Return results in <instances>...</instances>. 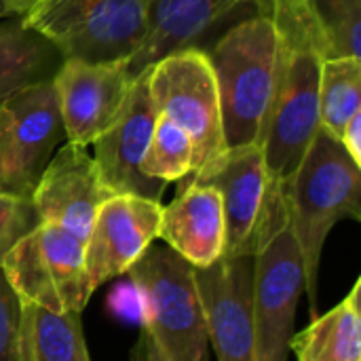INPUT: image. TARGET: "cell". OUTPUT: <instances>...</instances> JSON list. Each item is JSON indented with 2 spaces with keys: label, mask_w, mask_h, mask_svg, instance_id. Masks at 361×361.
<instances>
[{
  "label": "cell",
  "mask_w": 361,
  "mask_h": 361,
  "mask_svg": "<svg viewBox=\"0 0 361 361\" xmlns=\"http://www.w3.org/2000/svg\"><path fill=\"white\" fill-rule=\"evenodd\" d=\"M279 42V76L267 123L260 133L267 171L273 184H288L319 129V76L326 40L311 0H271Z\"/></svg>",
  "instance_id": "1"
},
{
  "label": "cell",
  "mask_w": 361,
  "mask_h": 361,
  "mask_svg": "<svg viewBox=\"0 0 361 361\" xmlns=\"http://www.w3.org/2000/svg\"><path fill=\"white\" fill-rule=\"evenodd\" d=\"M292 233L305 267V292L317 317L319 262L330 231L341 220H361V165L319 127L288 184H283Z\"/></svg>",
  "instance_id": "2"
},
{
  "label": "cell",
  "mask_w": 361,
  "mask_h": 361,
  "mask_svg": "<svg viewBox=\"0 0 361 361\" xmlns=\"http://www.w3.org/2000/svg\"><path fill=\"white\" fill-rule=\"evenodd\" d=\"M218 85L226 146L260 140L277 89L281 42L269 15L235 23L207 53Z\"/></svg>",
  "instance_id": "3"
},
{
  "label": "cell",
  "mask_w": 361,
  "mask_h": 361,
  "mask_svg": "<svg viewBox=\"0 0 361 361\" xmlns=\"http://www.w3.org/2000/svg\"><path fill=\"white\" fill-rule=\"evenodd\" d=\"M252 258L256 361H288L296 309L305 292V267L292 233L283 184L271 182V195Z\"/></svg>",
  "instance_id": "4"
},
{
  "label": "cell",
  "mask_w": 361,
  "mask_h": 361,
  "mask_svg": "<svg viewBox=\"0 0 361 361\" xmlns=\"http://www.w3.org/2000/svg\"><path fill=\"white\" fill-rule=\"evenodd\" d=\"M127 273L144 328L167 361H207L209 336L192 267L165 243H152Z\"/></svg>",
  "instance_id": "5"
},
{
  "label": "cell",
  "mask_w": 361,
  "mask_h": 361,
  "mask_svg": "<svg viewBox=\"0 0 361 361\" xmlns=\"http://www.w3.org/2000/svg\"><path fill=\"white\" fill-rule=\"evenodd\" d=\"M148 13L150 0H47L23 21L63 59L121 61L140 49Z\"/></svg>",
  "instance_id": "6"
},
{
  "label": "cell",
  "mask_w": 361,
  "mask_h": 361,
  "mask_svg": "<svg viewBox=\"0 0 361 361\" xmlns=\"http://www.w3.org/2000/svg\"><path fill=\"white\" fill-rule=\"evenodd\" d=\"M150 95L157 114L167 116L195 144V171L226 152L222 108L214 70L205 51L190 47L148 66ZM190 173V176H192Z\"/></svg>",
  "instance_id": "7"
},
{
  "label": "cell",
  "mask_w": 361,
  "mask_h": 361,
  "mask_svg": "<svg viewBox=\"0 0 361 361\" xmlns=\"http://www.w3.org/2000/svg\"><path fill=\"white\" fill-rule=\"evenodd\" d=\"M0 269L17 298L53 313H82L93 294L85 269V243L49 222L32 228L6 254Z\"/></svg>",
  "instance_id": "8"
},
{
  "label": "cell",
  "mask_w": 361,
  "mask_h": 361,
  "mask_svg": "<svg viewBox=\"0 0 361 361\" xmlns=\"http://www.w3.org/2000/svg\"><path fill=\"white\" fill-rule=\"evenodd\" d=\"M63 135L53 80L0 102V192L30 199Z\"/></svg>",
  "instance_id": "9"
},
{
  "label": "cell",
  "mask_w": 361,
  "mask_h": 361,
  "mask_svg": "<svg viewBox=\"0 0 361 361\" xmlns=\"http://www.w3.org/2000/svg\"><path fill=\"white\" fill-rule=\"evenodd\" d=\"M184 182H199L218 190L226 222L224 256H254L271 195V178L260 142L226 148L222 157Z\"/></svg>",
  "instance_id": "10"
},
{
  "label": "cell",
  "mask_w": 361,
  "mask_h": 361,
  "mask_svg": "<svg viewBox=\"0 0 361 361\" xmlns=\"http://www.w3.org/2000/svg\"><path fill=\"white\" fill-rule=\"evenodd\" d=\"M131 82L127 59H63L53 76V87L68 142L89 146L106 133L123 114Z\"/></svg>",
  "instance_id": "11"
},
{
  "label": "cell",
  "mask_w": 361,
  "mask_h": 361,
  "mask_svg": "<svg viewBox=\"0 0 361 361\" xmlns=\"http://www.w3.org/2000/svg\"><path fill=\"white\" fill-rule=\"evenodd\" d=\"M192 275L205 311L207 336L218 361H256L252 313L254 258L222 256Z\"/></svg>",
  "instance_id": "12"
},
{
  "label": "cell",
  "mask_w": 361,
  "mask_h": 361,
  "mask_svg": "<svg viewBox=\"0 0 361 361\" xmlns=\"http://www.w3.org/2000/svg\"><path fill=\"white\" fill-rule=\"evenodd\" d=\"M148 74L150 70L146 68L133 78L123 114L93 142V161L112 195H135L161 201L167 184L142 173V159L157 123Z\"/></svg>",
  "instance_id": "13"
},
{
  "label": "cell",
  "mask_w": 361,
  "mask_h": 361,
  "mask_svg": "<svg viewBox=\"0 0 361 361\" xmlns=\"http://www.w3.org/2000/svg\"><path fill=\"white\" fill-rule=\"evenodd\" d=\"M161 212V201L135 195H114L99 207L85 241V269L91 292L125 275L154 243Z\"/></svg>",
  "instance_id": "14"
},
{
  "label": "cell",
  "mask_w": 361,
  "mask_h": 361,
  "mask_svg": "<svg viewBox=\"0 0 361 361\" xmlns=\"http://www.w3.org/2000/svg\"><path fill=\"white\" fill-rule=\"evenodd\" d=\"M114 197L85 146L63 144L47 163L32 192V205L40 222L55 224L82 243L87 241L99 207Z\"/></svg>",
  "instance_id": "15"
},
{
  "label": "cell",
  "mask_w": 361,
  "mask_h": 361,
  "mask_svg": "<svg viewBox=\"0 0 361 361\" xmlns=\"http://www.w3.org/2000/svg\"><path fill=\"white\" fill-rule=\"evenodd\" d=\"M195 269L224 256L226 222L222 199L214 186L184 182L180 195L161 212L159 237Z\"/></svg>",
  "instance_id": "16"
},
{
  "label": "cell",
  "mask_w": 361,
  "mask_h": 361,
  "mask_svg": "<svg viewBox=\"0 0 361 361\" xmlns=\"http://www.w3.org/2000/svg\"><path fill=\"white\" fill-rule=\"evenodd\" d=\"M250 0H150L148 27L140 49L127 59L135 78L142 70L169 53L190 49L218 21Z\"/></svg>",
  "instance_id": "17"
},
{
  "label": "cell",
  "mask_w": 361,
  "mask_h": 361,
  "mask_svg": "<svg viewBox=\"0 0 361 361\" xmlns=\"http://www.w3.org/2000/svg\"><path fill=\"white\" fill-rule=\"evenodd\" d=\"M63 55L23 17L0 19V102L19 89L53 80Z\"/></svg>",
  "instance_id": "18"
},
{
  "label": "cell",
  "mask_w": 361,
  "mask_h": 361,
  "mask_svg": "<svg viewBox=\"0 0 361 361\" xmlns=\"http://www.w3.org/2000/svg\"><path fill=\"white\" fill-rule=\"evenodd\" d=\"M17 361H91L80 313H53L19 298Z\"/></svg>",
  "instance_id": "19"
},
{
  "label": "cell",
  "mask_w": 361,
  "mask_h": 361,
  "mask_svg": "<svg viewBox=\"0 0 361 361\" xmlns=\"http://www.w3.org/2000/svg\"><path fill=\"white\" fill-rule=\"evenodd\" d=\"M361 277L351 292L322 317H313L300 334L290 338L298 361H361Z\"/></svg>",
  "instance_id": "20"
},
{
  "label": "cell",
  "mask_w": 361,
  "mask_h": 361,
  "mask_svg": "<svg viewBox=\"0 0 361 361\" xmlns=\"http://www.w3.org/2000/svg\"><path fill=\"white\" fill-rule=\"evenodd\" d=\"M361 112V57H330L319 76V127L336 140Z\"/></svg>",
  "instance_id": "21"
},
{
  "label": "cell",
  "mask_w": 361,
  "mask_h": 361,
  "mask_svg": "<svg viewBox=\"0 0 361 361\" xmlns=\"http://www.w3.org/2000/svg\"><path fill=\"white\" fill-rule=\"evenodd\" d=\"M195 144L182 127L157 114L148 148L142 159V173L165 184L186 180L195 171Z\"/></svg>",
  "instance_id": "22"
},
{
  "label": "cell",
  "mask_w": 361,
  "mask_h": 361,
  "mask_svg": "<svg viewBox=\"0 0 361 361\" xmlns=\"http://www.w3.org/2000/svg\"><path fill=\"white\" fill-rule=\"evenodd\" d=\"M326 40V59L361 57V0H311Z\"/></svg>",
  "instance_id": "23"
},
{
  "label": "cell",
  "mask_w": 361,
  "mask_h": 361,
  "mask_svg": "<svg viewBox=\"0 0 361 361\" xmlns=\"http://www.w3.org/2000/svg\"><path fill=\"white\" fill-rule=\"evenodd\" d=\"M40 224L32 199L0 192V264L6 254Z\"/></svg>",
  "instance_id": "24"
},
{
  "label": "cell",
  "mask_w": 361,
  "mask_h": 361,
  "mask_svg": "<svg viewBox=\"0 0 361 361\" xmlns=\"http://www.w3.org/2000/svg\"><path fill=\"white\" fill-rule=\"evenodd\" d=\"M19 298L0 269V361H17Z\"/></svg>",
  "instance_id": "25"
},
{
  "label": "cell",
  "mask_w": 361,
  "mask_h": 361,
  "mask_svg": "<svg viewBox=\"0 0 361 361\" xmlns=\"http://www.w3.org/2000/svg\"><path fill=\"white\" fill-rule=\"evenodd\" d=\"M129 361H167V357L163 355L161 347L150 336V332L142 326V332L129 353Z\"/></svg>",
  "instance_id": "26"
},
{
  "label": "cell",
  "mask_w": 361,
  "mask_h": 361,
  "mask_svg": "<svg viewBox=\"0 0 361 361\" xmlns=\"http://www.w3.org/2000/svg\"><path fill=\"white\" fill-rule=\"evenodd\" d=\"M338 142L345 146V150L351 154V159L361 165V112L360 114H355L349 123H347V127H345V131H343V135L338 137Z\"/></svg>",
  "instance_id": "27"
},
{
  "label": "cell",
  "mask_w": 361,
  "mask_h": 361,
  "mask_svg": "<svg viewBox=\"0 0 361 361\" xmlns=\"http://www.w3.org/2000/svg\"><path fill=\"white\" fill-rule=\"evenodd\" d=\"M4 4V8L11 13V15H17V17H27L32 15L38 6H42L47 0H0Z\"/></svg>",
  "instance_id": "28"
},
{
  "label": "cell",
  "mask_w": 361,
  "mask_h": 361,
  "mask_svg": "<svg viewBox=\"0 0 361 361\" xmlns=\"http://www.w3.org/2000/svg\"><path fill=\"white\" fill-rule=\"evenodd\" d=\"M250 2L258 6V13L267 15V11H269V2H271V0H250Z\"/></svg>",
  "instance_id": "29"
},
{
  "label": "cell",
  "mask_w": 361,
  "mask_h": 361,
  "mask_svg": "<svg viewBox=\"0 0 361 361\" xmlns=\"http://www.w3.org/2000/svg\"><path fill=\"white\" fill-rule=\"evenodd\" d=\"M6 15H11V13H8V11L4 8V4L0 2V19H2V17H6Z\"/></svg>",
  "instance_id": "30"
}]
</instances>
